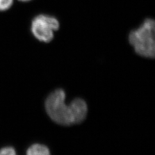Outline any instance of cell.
Masks as SVG:
<instances>
[{
  "instance_id": "8992f818",
  "label": "cell",
  "mask_w": 155,
  "mask_h": 155,
  "mask_svg": "<svg viewBox=\"0 0 155 155\" xmlns=\"http://www.w3.org/2000/svg\"><path fill=\"white\" fill-rule=\"evenodd\" d=\"M13 0H0V11H5L11 7Z\"/></svg>"
},
{
  "instance_id": "ba28073f",
  "label": "cell",
  "mask_w": 155,
  "mask_h": 155,
  "mask_svg": "<svg viewBox=\"0 0 155 155\" xmlns=\"http://www.w3.org/2000/svg\"><path fill=\"white\" fill-rule=\"evenodd\" d=\"M20 1H22V2H26V1H31V0H19Z\"/></svg>"
},
{
  "instance_id": "6da1fadb",
  "label": "cell",
  "mask_w": 155,
  "mask_h": 155,
  "mask_svg": "<svg viewBox=\"0 0 155 155\" xmlns=\"http://www.w3.org/2000/svg\"><path fill=\"white\" fill-rule=\"evenodd\" d=\"M155 22L147 18L137 29L129 35V41L139 55L154 59L155 55Z\"/></svg>"
},
{
  "instance_id": "7a4b0ae2",
  "label": "cell",
  "mask_w": 155,
  "mask_h": 155,
  "mask_svg": "<svg viewBox=\"0 0 155 155\" xmlns=\"http://www.w3.org/2000/svg\"><path fill=\"white\" fill-rule=\"evenodd\" d=\"M66 93L64 90L56 89L51 93L45 102V110L54 122L64 126L74 124L71 104H65Z\"/></svg>"
},
{
  "instance_id": "277c9868",
  "label": "cell",
  "mask_w": 155,
  "mask_h": 155,
  "mask_svg": "<svg viewBox=\"0 0 155 155\" xmlns=\"http://www.w3.org/2000/svg\"><path fill=\"white\" fill-rule=\"evenodd\" d=\"M74 124L82 122L86 118L87 113L86 102L81 98H76L71 102Z\"/></svg>"
},
{
  "instance_id": "5b68a950",
  "label": "cell",
  "mask_w": 155,
  "mask_h": 155,
  "mask_svg": "<svg viewBox=\"0 0 155 155\" xmlns=\"http://www.w3.org/2000/svg\"><path fill=\"white\" fill-rule=\"evenodd\" d=\"M28 155H50V150L45 145L41 144H35L31 145L27 151Z\"/></svg>"
},
{
  "instance_id": "3957f363",
  "label": "cell",
  "mask_w": 155,
  "mask_h": 155,
  "mask_svg": "<svg viewBox=\"0 0 155 155\" xmlns=\"http://www.w3.org/2000/svg\"><path fill=\"white\" fill-rule=\"evenodd\" d=\"M60 25L54 17L40 15L34 18L31 24L33 36L40 41L49 43L54 38V31H58Z\"/></svg>"
},
{
  "instance_id": "52a82bcc",
  "label": "cell",
  "mask_w": 155,
  "mask_h": 155,
  "mask_svg": "<svg viewBox=\"0 0 155 155\" xmlns=\"http://www.w3.org/2000/svg\"><path fill=\"white\" fill-rule=\"evenodd\" d=\"M16 154L15 149L11 147L2 148L0 150V155H15Z\"/></svg>"
}]
</instances>
